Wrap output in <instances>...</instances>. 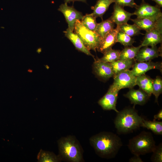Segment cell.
<instances>
[{"mask_svg":"<svg viewBox=\"0 0 162 162\" xmlns=\"http://www.w3.org/2000/svg\"><path fill=\"white\" fill-rule=\"evenodd\" d=\"M89 142L99 156L107 159L114 158L123 145L117 135L107 131L92 136L89 139Z\"/></svg>","mask_w":162,"mask_h":162,"instance_id":"cell-1","label":"cell"},{"mask_svg":"<svg viewBox=\"0 0 162 162\" xmlns=\"http://www.w3.org/2000/svg\"><path fill=\"white\" fill-rule=\"evenodd\" d=\"M143 118L134 108H125L117 112L114 121L115 127L119 134L132 132L141 127Z\"/></svg>","mask_w":162,"mask_h":162,"instance_id":"cell-2","label":"cell"},{"mask_svg":"<svg viewBox=\"0 0 162 162\" xmlns=\"http://www.w3.org/2000/svg\"><path fill=\"white\" fill-rule=\"evenodd\" d=\"M58 155L62 161L80 162L83 160L81 147L74 136L68 135L61 137L58 141Z\"/></svg>","mask_w":162,"mask_h":162,"instance_id":"cell-3","label":"cell"},{"mask_svg":"<svg viewBox=\"0 0 162 162\" xmlns=\"http://www.w3.org/2000/svg\"><path fill=\"white\" fill-rule=\"evenodd\" d=\"M128 146L132 154L140 156L152 152L156 145L152 134L143 131L130 139Z\"/></svg>","mask_w":162,"mask_h":162,"instance_id":"cell-4","label":"cell"},{"mask_svg":"<svg viewBox=\"0 0 162 162\" xmlns=\"http://www.w3.org/2000/svg\"><path fill=\"white\" fill-rule=\"evenodd\" d=\"M74 31L88 50H92L96 51L101 38L94 32L87 28L79 20L76 21Z\"/></svg>","mask_w":162,"mask_h":162,"instance_id":"cell-5","label":"cell"},{"mask_svg":"<svg viewBox=\"0 0 162 162\" xmlns=\"http://www.w3.org/2000/svg\"><path fill=\"white\" fill-rule=\"evenodd\" d=\"M113 78V82L110 88L115 91L118 92L121 89L126 88H132L136 85V77L130 70L121 72Z\"/></svg>","mask_w":162,"mask_h":162,"instance_id":"cell-6","label":"cell"},{"mask_svg":"<svg viewBox=\"0 0 162 162\" xmlns=\"http://www.w3.org/2000/svg\"><path fill=\"white\" fill-rule=\"evenodd\" d=\"M136 8L133 14L137 18L157 20L162 18V13L160 9L148 3H142Z\"/></svg>","mask_w":162,"mask_h":162,"instance_id":"cell-7","label":"cell"},{"mask_svg":"<svg viewBox=\"0 0 162 162\" xmlns=\"http://www.w3.org/2000/svg\"><path fill=\"white\" fill-rule=\"evenodd\" d=\"M58 10L64 15L68 25V28L73 31L76 21L81 20L84 16L82 13L75 9L73 6H70L64 3L61 4Z\"/></svg>","mask_w":162,"mask_h":162,"instance_id":"cell-8","label":"cell"},{"mask_svg":"<svg viewBox=\"0 0 162 162\" xmlns=\"http://www.w3.org/2000/svg\"><path fill=\"white\" fill-rule=\"evenodd\" d=\"M93 70L96 76L103 80H107L114 76L110 63L102 61L99 58L95 59L93 64Z\"/></svg>","mask_w":162,"mask_h":162,"instance_id":"cell-9","label":"cell"},{"mask_svg":"<svg viewBox=\"0 0 162 162\" xmlns=\"http://www.w3.org/2000/svg\"><path fill=\"white\" fill-rule=\"evenodd\" d=\"M118 92L109 88L106 93L98 101V104L106 110H113L117 113L119 111L116 108Z\"/></svg>","mask_w":162,"mask_h":162,"instance_id":"cell-10","label":"cell"},{"mask_svg":"<svg viewBox=\"0 0 162 162\" xmlns=\"http://www.w3.org/2000/svg\"><path fill=\"white\" fill-rule=\"evenodd\" d=\"M132 69L130 70L135 76L145 74L148 71L153 69H157L162 71V64L161 62H154L151 61L146 62H135Z\"/></svg>","mask_w":162,"mask_h":162,"instance_id":"cell-11","label":"cell"},{"mask_svg":"<svg viewBox=\"0 0 162 162\" xmlns=\"http://www.w3.org/2000/svg\"><path fill=\"white\" fill-rule=\"evenodd\" d=\"M162 26L146 32L144 39L140 45L141 47H154L162 42Z\"/></svg>","mask_w":162,"mask_h":162,"instance_id":"cell-12","label":"cell"},{"mask_svg":"<svg viewBox=\"0 0 162 162\" xmlns=\"http://www.w3.org/2000/svg\"><path fill=\"white\" fill-rule=\"evenodd\" d=\"M142 47L140 49L134 58L138 62L150 61L161 56V49L156 46L151 48L148 46Z\"/></svg>","mask_w":162,"mask_h":162,"instance_id":"cell-13","label":"cell"},{"mask_svg":"<svg viewBox=\"0 0 162 162\" xmlns=\"http://www.w3.org/2000/svg\"><path fill=\"white\" fill-rule=\"evenodd\" d=\"M119 31L118 25L115 28L108 33L104 38L101 39L97 48V50L103 54L112 48V47L117 42V35Z\"/></svg>","mask_w":162,"mask_h":162,"instance_id":"cell-14","label":"cell"},{"mask_svg":"<svg viewBox=\"0 0 162 162\" xmlns=\"http://www.w3.org/2000/svg\"><path fill=\"white\" fill-rule=\"evenodd\" d=\"M124 96L128 98L131 104H134V108L137 104L142 105L148 100L150 96L140 88L135 89L132 88Z\"/></svg>","mask_w":162,"mask_h":162,"instance_id":"cell-15","label":"cell"},{"mask_svg":"<svg viewBox=\"0 0 162 162\" xmlns=\"http://www.w3.org/2000/svg\"><path fill=\"white\" fill-rule=\"evenodd\" d=\"M123 8L115 3L114 5L113 11L110 18L117 25L127 23L131 16L134 15L133 13L126 11Z\"/></svg>","mask_w":162,"mask_h":162,"instance_id":"cell-16","label":"cell"},{"mask_svg":"<svg viewBox=\"0 0 162 162\" xmlns=\"http://www.w3.org/2000/svg\"><path fill=\"white\" fill-rule=\"evenodd\" d=\"M130 20L140 30H145L146 32L162 26V18L157 20L137 18Z\"/></svg>","mask_w":162,"mask_h":162,"instance_id":"cell-17","label":"cell"},{"mask_svg":"<svg viewBox=\"0 0 162 162\" xmlns=\"http://www.w3.org/2000/svg\"><path fill=\"white\" fill-rule=\"evenodd\" d=\"M65 36L72 43L76 49L86 55L94 56L85 46L79 37L68 28L64 31Z\"/></svg>","mask_w":162,"mask_h":162,"instance_id":"cell-18","label":"cell"},{"mask_svg":"<svg viewBox=\"0 0 162 162\" xmlns=\"http://www.w3.org/2000/svg\"><path fill=\"white\" fill-rule=\"evenodd\" d=\"M136 77V84L150 97L152 94L153 79L145 74L138 76Z\"/></svg>","mask_w":162,"mask_h":162,"instance_id":"cell-19","label":"cell"},{"mask_svg":"<svg viewBox=\"0 0 162 162\" xmlns=\"http://www.w3.org/2000/svg\"><path fill=\"white\" fill-rule=\"evenodd\" d=\"M134 62V59L129 60L119 59L110 63L114 74V77L123 71L129 70L133 67Z\"/></svg>","mask_w":162,"mask_h":162,"instance_id":"cell-20","label":"cell"},{"mask_svg":"<svg viewBox=\"0 0 162 162\" xmlns=\"http://www.w3.org/2000/svg\"><path fill=\"white\" fill-rule=\"evenodd\" d=\"M114 0H98L93 7V12L91 14L96 18L100 17L102 19L103 15Z\"/></svg>","mask_w":162,"mask_h":162,"instance_id":"cell-21","label":"cell"},{"mask_svg":"<svg viewBox=\"0 0 162 162\" xmlns=\"http://www.w3.org/2000/svg\"><path fill=\"white\" fill-rule=\"evenodd\" d=\"M114 23L109 18L98 23L94 32L102 39L114 29Z\"/></svg>","mask_w":162,"mask_h":162,"instance_id":"cell-22","label":"cell"},{"mask_svg":"<svg viewBox=\"0 0 162 162\" xmlns=\"http://www.w3.org/2000/svg\"><path fill=\"white\" fill-rule=\"evenodd\" d=\"M38 162H58L62 160L58 155H56L52 152L40 149L37 155Z\"/></svg>","mask_w":162,"mask_h":162,"instance_id":"cell-23","label":"cell"},{"mask_svg":"<svg viewBox=\"0 0 162 162\" xmlns=\"http://www.w3.org/2000/svg\"><path fill=\"white\" fill-rule=\"evenodd\" d=\"M141 47V45L137 47H125L121 51L119 59L129 60L134 59Z\"/></svg>","mask_w":162,"mask_h":162,"instance_id":"cell-24","label":"cell"},{"mask_svg":"<svg viewBox=\"0 0 162 162\" xmlns=\"http://www.w3.org/2000/svg\"><path fill=\"white\" fill-rule=\"evenodd\" d=\"M141 127L150 130L154 134L162 135V122L153 120V121L143 119Z\"/></svg>","mask_w":162,"mask_h":162,"instance_id":"cell-25","label":"cell"},{"mask_svg":"<svg viewBox=\"0 0 162 162\" xmlns=\"http://www.w3.org/2000/svg\"><path fill=\"white\" fill-rule=\"evenodd\" d=\"M118 26L119 31L123 32L131 37L141 34L140 30L134 24L131 25L126 23Z\"/></svg>","mask_w":162,"mask_h":162,"instance_id":"cell-26","label":"cell"},{"mask_svg":"<svg viewBox=\"0 0 162 162\" xmlns=\"http://www.w3.org/2000/svg\"><path fill=\"white\" fill-rule=\"evenodd\" d=\"M120 53V50L111 48L104 53L103 56L99 59L102 61L111 63L119 59Z\"/></svg>","mask_w":162,"mask_h":162,"instance_id":"cell-27","label":"cell"},{"mask_svg":"<svg viewBox=\"0 0 162 162\" xmlns=\"http://www.w3.org/2000/svg\"><path fill=\"white\" fill-rule=\"evenodd\" d=\"M96 18L91 14L83 16L81 22L83 25L88 30L94 32L98 23Z\"/></svg>","mask_w":162,"mask_h":162,"instance_id":"cell-28","label":"cell"},{"mask_svg":"<svg viewBox=\"0 0 162 162\" xmlns=\"http://www.w3.org/2000/svg\"><path fill=\"white\" fill-rule=\"evenodd\" d=\"M117 42L127 47L132 46L134 40L127 34L119 31L117 35Z\"/></svg>","mask_w":162,"mask_h":162,"instance_id":"cell-29","label":"cell"},{"mask_svg":"<svg viewBox=\"0 0 162 162\" xmlns=\"http://www.w3.org/2000/svg\"><path fill=\"white\" fill-rule=\"evenodd\" d=\"M162 92V80L161 78L157 76L153 80L152 85V92L155 97V102L158 103V98Z\"/></svg>","mask_w":162,"mask_h":162,"instance_id":"cell-30","label":"cell"},{"mask_svg":"<svg viewBox=\"0 0 162 162\" xmlns=\"http://www.w3.org/2000/svg\"><path fill=\"white\" fill-rule=\"evenodd\" d=\"M153 154L151 158L152 161L153 162H162V143L156 146L152 152Z\"/></svg>","mask_w":162,"mask_h":162,"instance_id":"cell-31","label":"cell"},{"mask_svg":"<svg viewBox=\"0 0 162 162\" xmlns=\"http://www.w3.org/2000/svg\"><path fill=\"white\" fill-rule=\"evenodd\" d=\"M114 3L123 7L128 6L136 8L138 6L134 0H114Z\"/></svg>","mask_w":162,"mask_h":162,"instance_id":"cell-32","label":"cell"},{"mask_svg":"<svg viewBox=\"0 0 162 162\" xmlns=\"http://www.w3.org/2000/svg\"><path fill=\"white\" fill-rule=\"evenodd\" d=\"M130 162H143L140 157V156L135 155L130 158L129 160Z\"/></svg>","mask_w":162,"mask_h":162,"instance_id":"cell-33","label":"cell"},{"mask_svg":"<svg viewBox=\"0 0 162 162\" xmlns=\"http://www.w3.org/2000/svg\"><path fill=\"white\" fill-rule=\"evenodd\" d=\"M154 119L153 120H156L158 119V120H161L162 119V110H160L158 113L156 115H155L154 116Z\"/></svg>","mask_w":162,"mask_h":162,"instance_id":"cell-34","label":"cell"},{"mask_svg":"<svg viewBox=\"0 0 162 162\" xmlns=\"http://www.w3.org/2000/svg\"><path fill=\"white\" fill-rule=\"evenodd\" d=\"M80 1L86 3V0H64V3L67 4L68 3L73 1Z\"/></svg>","mask_w":162,"mask_h":162,"instance_id":"cell-35","label":"cell"},{"mask_svg":"<svg viewBox=\"0 0 162 162\" xmlns=\"http://www.w3.org/2000/svg\"><path fill=\"white\" fill-rule=\"evenodd\" d=\"M160 7H162V0H152Z\"/></svg>","mask_w":162,"mask_h":162,"instance_id":"cell-36","label":"cell"},{"mask_svg":"<svg viewBox=\"0 0 162 162\" xmlns=\"http://www.w3.org/2000/svg\"><path fill=\"white\" fill-rule=\"evenodd\" d=\"M41 49L40 48H38L36 50L37 52L38 53H40V52H41Z\"/></svg>","mask_w":162,"mask_h":162,"instance_id":"cell-37","label":"cell"},{"mask_svg":"<svg viewBox=\"0 0 162 162\" xmlns=\"http://www.w3.org/2000/svg\"><path fill=\"white\" fill-rule=\"evenodd\" d=\"M28 72H30V73H32V70H31V69H29L28 70Z\"/></svg>","mask_w":162,"mask_h":162,"instance_id":"cell-38","label":"cell"}]
</instances>
